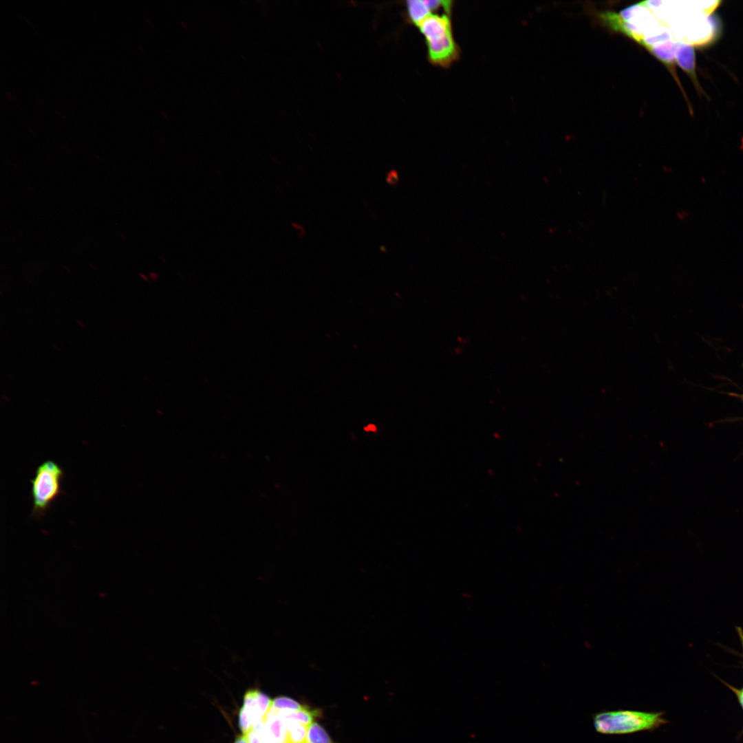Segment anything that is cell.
I'll return each instance as SVG.
<instances>
[{"instance_id": "obj_1", "label": "cell", "mask_w": 743, "mask_h": 743, "mask_svg": "<svg viewBox=\"0 0 743 743\" xmlns=\"http://www.w3.org/2000/svg\"><path fill=\"white\" fill-rule=\"evenodd\" d=\"M596 732L605 735H625L654 731L667 723L663 712L619 709L603 711L593 715Z\"/></svg>"}, {"instance_id": "obj_2", "label": "cell", "mask_w": 743, "mask_h": 743, "mask_svg": "<svg viewBox=\"0 0 743 743\" xmlns=\"http://www.w3.org/2000/svg\"><path fill=\"white\" fill-rule=\"evenodd\" d=\"M427 45L431 63L448 67L459 56V48L454 39L449 14H431L418 25Z\"/></svg>"}, {"instance_id": "obj_3", "label": "cell", "mask_w": 743, "mask_h": 743, "mask_svg": "<svg viewBox=\"0 0 743 743\" xmlns=\"http://www.w3.org/2000/svg\"><path fill=\"white\" fill-rule=\"evenodd\" d=\"M63 476V469L52 460H45L36 467L30 480L33 519L44 517L52 504L62 494Z\"/></svg>"}, {"instance_id": "obj_4", "label": "cell", "mask_w": 743, "mask_h": 743, "mask_svg": "<svg viewBox=\"0 0 743 743\" xmlns=\"http://www.w3.org/2000/svg\"><path fill=\"white\" fill-rule=\"evenodd\" d=\"M272 700L258 689L247 691L239 713V726L243 734L262 722L272 708Z\"/></svg>"}, {"instance_id": "obj_5", "label": "cell", "mask_w": 743, "mask_h": 743, "mask_svg": "<svg viewBox=\"0 0 743 743\" xmlns=\"http://www.w3.org/2000/svg\"><path fill=\"white\" fill-rule=\"evenodd\" d=\"M269 712L279 716L284 720L288 719L295 720L308 726L314 722V718L316 716L319 715V710L310 709L307 707L297 711H275L271 709Z\"/></svg>"}, {"instance_id": "obj_6", "label": "cell", "mask_w": 743, "mask_h": 743, "mask_svg": "<svg viewBox=\"0 0 743 743\" xmlns=\"http://www.w3.org/2000/svg\"><path fill=\"white\" fill-rule=\"evenodd\" d=\"M407 14L411 22L420 24L430 16L432 10L427 1L412 0L407 2Z\"/></svg>"}, {"instance_id": "obj_7", "label": "cell", "mask_w": 743, "mask_h": 743, "mask_svg": "<svg viewBox=\"0 0 743 743\" xmlns=\"http://www.w3.org/2000/svg\"><path fill=\"white\" fill-rule=\"evenodd\" d=\"M287 731V743H307L308 726L297 720H285Z\"/></svg>"}, {"instance_id": "obj_8", "label": "cell", "mask_w": 743, "mask_h": 743, "mask_svg": "<svg viewBox=\"0 0 743 743\" xmlns=\"http://www.w3.org/2000/svg\"><path fill=\"white\" fill-rule=\"evenodd\" d=\"M244 735L248 743H277L263 722Z\"/></svg>"}, {"instance_id": "obj_9", "label": "cell", "mask_w": 743, "mask_h": 743, "mask_svg": "<svg viewBox=\"0 0 743 743\" xmlns=\"http://www.w3.org/2000/svg\"><path fill=\"white\" fill-rule=\"evenodd\" d=\"M307 743H334L330 737L316 722H312L308 725L307 733Z\"/></svg>"}, {"instance_id": "obj_10", "label": "cell", "mask_w": 743, "mask_h": 743, "mask_svg": "<svg viewBox=\"0 0 743 743\" xmlns=\"http://www.w3.org/2000/svg\"><path fill=\"white\" fill-rule=\"evenodd\" d=\"M296 700L286 696H279L272 700V709L275 711H297L305 708Z\"/></svg>"}, {"instance_id": "obj_11", "label": "cell", "mask_w": 743, "mask_h": 743, "mask_svg": "<svg viewBox=\"0 0 743 743\" xmlns=\"http://www.w3.org/2000/svg\"><path fill=\"white\" fill-rule=\"evenodd\" d=\"M399 180V175L396 170L391 169L387 173L386 183L387 184L394 186L398 184Z\"/></svg>"}, {"instance_id": "obj_12", "label": "cell", "mask_w": 743, "mask_h": 743, "mask_svg": "<svg viewBox=\"0 0 743 743\" xmlns=\"http://www.w3.org/2000/svg\"><path fill=\"white\" fill-rule=\"evenodd\" d=\"M731 689L736 694V696L737 697V699H738V701H739V703L740 704V705L742 706V707L743 709V687L741 689H735L733 687H731Z\"/></svg>"}, {"instance_id": "obj_13", "label": "cell", "mask_w": 743, "mask_h": 743, "mask_svg": "<svg viewBox=\"0 0 743 743\" xmlns=\"http://www.w3.org/2000/svg\"><path fill=\"white\" fill-rule=\"evenodd\" d=\"M293 225H294V226H294V228H295L296 230H299V236L300 237H304V236H305V233H306V231H305V229L304 228V227H303V226H302L301 225H299V224H293Z\"/></svg>"}, {"instance_id": "obj_14", "label": "cell", "mask_w": 743, "mask_h": 743, "mask_svg": "<svg viewBox=\"0 0 743 743\" xmlns=\"http://www.w3.org/2000/svg\"><path fill=\"white\" fill-rule=\"evenodd\" d=\"M736 629L743 649V629L740 627H736Z\"/></svg>"}, {"instance_id": "obj_15", "label": "cell", "mask_w": 743, "mask_h": 743, "mask_svg": "<svg viewBox=\"0 0 743 743\" xmlns=\"http://www.w3.org/2000/svg\"><path fill=\"white\" fill-rule=\"evenodd\" d=\"M234 743H248V741H247V739H246V735H245L244 734H243V735H241V736L238 737H237V739L235 740V742H234Z\"/></svg>"}, {"instance_id": "obj_16", "label": "cell", "mask_w": 743, "mask_h": 743, "mask_svg": "<svg viewBox=\"0 0 743 743\" xmlns=\"http://www.w3.org/2000/svg\"><path fill=\"white\" fill-rule=\"evenodd\" d=\"M365 430L366 431H374L375 430V426H374L372 424H369V425H368L367 428H365Z\"/></svg>"}]
</instances>
